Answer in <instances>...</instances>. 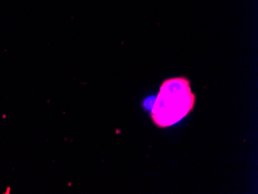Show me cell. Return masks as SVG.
<instances>
[{"label":"cell","mask_w":258,"mask_h":194,"mask_svg":"<svg viewBox=\"0 0 258 194\" xmlns=\"http://www.w3.org/2000/svg\"><path fill=\"white\" fill-rule=\"evenodd\" d=\"M196 97L191 83L184 77L163 81L151 112L153 123L160 129L174 125L192 112Z\"/></svg>","instance_id":"6da1fadb"}]
</instances>
